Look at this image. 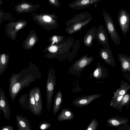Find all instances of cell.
Wrapping results in <instances>:
<instances>
[{"label":"cell","mask_w":130,"mask_h":130,"mask_svg":"<svg viewBox=\"0 0 130 130\" xmlns=\"http://www.w3.org/2000/svg\"><path fill=\"white\" fill-rule=\"evenodd\" d=\"M27 69L21 70L18 74H12L9 79V92L10 97L14 101L16 96L24 88L28 86L34 80Z\"/></svg>","instance_id":"cell-1"},{"label":"cell","mask_w":130,"mask_h":130,"mask_svg":"<svg viewBox=\"0 0 130 130\" xmlns=\"http://www.w3.org/2000/svg\"><path fill=\"white\" fill-rule=\"evenodd\" d=\"M56 83L55 70L51 68L48 73L46 85L47 107L49 112L51 111L52 98Z\"/></svg>","instance_id":"cell-2"},{"label":"cell","mask_w":130,"mask_h":130,"mask_svg":"<svg viewBox=\"0 0 130 130\" xmlns=\"http://www.w3.org/2000/svg\"><path fill=\"white\" fill-rule=\"evenodd\" d=\"M103 14L106 30L111 39L116 45H119L121 43V38L117 31L112 17L105 10H103Z\"/></svg>","instance_id":"cell-3"},{"label":"cell","mask_w":130,"mask_h":130,"mask_svg":"<svg viewBox=\"0 0 130 130\" xmlns=\"http://www.w3.org/2000/svg\"><path fill=\"white\" fill-rule=\"evenodd\" d=\"M93 57H89L87 55L83 56L74 63L70 68V72L79 76L82 71L93 61Z\"/></svg>","instance_id":"cell-4"},{"label":"cell","mask_w":130,"mask_h":130,"mask_svg":"<svg viewBox=\"0 0 130 130\" xmlns=\"http://www.w3.org/2000/svg\"><path fill=\"white\" fill-rule=\"evenodd\" d=\"M117 21L125 37L130 31V14L124 9L119 10L118 14Z\"/></svg>","instance_id":"cell-5"},{"label":"cell","mask_w":130,"mask_h":130,"mask_svg":"<svg viewBox=\"0 0 130 130\" xmlns=\"http://www.w3.org/2000/svg\"><path fill=\"white\" fill-rule=\"evenodd\" d=\"M99 56L100 58L107 65H109L111 67L116 66V61L109 45L105 47L100 48Z\"/></svg>","instance_id":"cell-6"},{"label":"cell","mask_w":130,"mask_h":130,"mask_svg":"<svg viewBox=\"0 0 130 130\" xmlns=\"http://www.w3.org/2000/svg\"><path fill=\"white\" fill-rule=\"evenodd\" d=\"M22 22L20 21L15 22H10L6 25V34L8 37L12 40L16 39L17 32L23 27Z\"/></svg>","instance_id":"cell-7"},{"label":"cell","mask_w":130,"mask_h":130,"mask_svg":"<svg viewBox=\"0 0 130 130\" xmlns=\"http://www.w3.org/2000/svg\"><path fill=\"white\" fill-rule=\"evenodd\" d=\"M101 96L100 94L82 96L76 98L73 102L72 104L75 107L81 108L88 105L93 101Z\"/></svg>","instance_id":"cell-8"},{"label":"cell","mask_w":130,"mask_h":130,"mask_svg":"<svg viewBox=\"0 0 130 130\" xmlns=\"http://www.w3.org/2000/svg\"><path fill=\"white\" fill-rule=\"evenodd\" d=\"M4 117L9 120L10 117V107L5 92L1 88H0V115L2 111Z\"/></svg>","instance_id":"cell-9"},{"label":"cell","mask_w":130,"mask_h":130,"mask_svg":"<svg viewBox=\"0 0 130 130\" xmlns=\"http://www.w3.org/2000/svg\"><path fill=\"white\" fill-rule=\"evenodd\" d=\"M96 39L98 42L103 46V48L109 45L107 32L102 25H100L97 29Z\"/></svg>","instance_id":"cell-10"},{"label":"cell","mask_w":130,"mask_h":130,"mask_svg":"<svg viewBox=\"0 0 130 130\" xmlns=\"http://www.w3.org/2000/svg\"><path fill=\"white\" fill-rule=\"evenodd\" d=\"M97 29L96 26H93L86 32L83 40V42L85 46L90 47L92 46L93 41L96 39Z\"/></svg>","instance_id":"cell-11"},{"label":"cell","mask_w":130,"mask_h":130,"mask_svg":"<svg viewBox=\"0 0 130 130\" xmlns=\"http://www.w3.org/2000/svg\"><path fill=\"white\" fill-rule=\"evenodd\" d=\"M107 69L100 62L97 63L95 69L91 74L92 77L97 80L104 79L108 76Z\"/></svg>","instance_id":"cell-12"},{"label":"cell","mask_w":130,"mask_h":130,"mask_svg":"<svg viewBox=\"0 0 130 130\" xmlns=\"http://www.w3.org/2000/svg\"><path fill=\"white\" fill-rule=\"evenodd\" d=\"M107 126L108 127H118L121 125L128 123V119L118 116L109 118L106 120Z\"/></svg>","instance_id":"cell-13"},{"label":"cell","mask_w":130,"mask_h":130,"mask_svg":"<svg viewBox=\"0 0 130 130\" xmlns=\"http://www.w3.org/2000/svg\"><path fill=\"white\" fill-rule=\"evenodd\" d=\"M15 116L18 130H32L30 122L27 118L18 115Z\"/></svg>","instance_id":"cell-14"},{"label":"cell","mask_w":130,"mask_h":130,"mask_svg":"<svg viewBox=\"0 0 130 130\" xmlns=\"http://www.w3.org/2000/svg\"><path fill=\"white\" fill-rule=\"evenodd\" d=\"M123 74L130 72V57L122 54H118Z\"/></svg>","instance_id":"cell-15"},{"label":"cell","mask_w":130,"mask_h":130,"mask_svg":"<svg viewBox=\"0 0 130 130\" xmlns=\"http://www.w3.org/2000/svg\"><path fill=\"white\" fill-rule=\"evenodd\" d=\"M36 105L39 117L41 114L43 104L41 92L39 88L37 87L33 89Z\"/></svg>","instance_id":"cell-16"},{"label":"cell","mask_w":130,"mask_h":130,"mask_svg":"<svg viewBox=\"0 0 130 130\" xmlns=\"http://www.w3.org/2000/svg\"><path fill=\"white\" fill-rule=\"evenodd\" d=\"M75 115L70 109L64 108L58 116L57 120L59 121L70 120L74 118Z\"/></svg>","instance_id":"cell-17"},{"label":"cell","mask_w":130,"mask_h":130,"mask_svg":"<svg viewBox=\"0 0 130 130\" xmlns=\"http://www.w3.org/2000/svg\"><path fill=\"white\" fill-rule=\"evenodd\" d=\"M102 0H79L74 3V7L77 9L89 7L94 4L100 2Z\"/></svg>","instance_id":"cell-18"},{"label":"cell","mask_w":130,"mask_h":130,"mask_svg":"<svg viewBox=\"0 0 130 130\" xmlns=\"http://www.w3.org/2000/svg\"><path fill=\"white\" fill-rule=\"evenodd\" d=\"M62 101V95L60 90H58L56 94L53 101V112L54 115L56 114L60 108Z\"/></svg>","instance_id":"cell-19"},{"label":"cell","mask_w":130,"mask_h":130,"mask_svg":"<svg viewBox=\"0 0 130 130\" xmlns=\"http://www.w3.org/2000/svg\"><path fill=\"white\" fill-rule=\"evenodd\" d=\"M9 59V54L3 53L0 54V75L3 74L6 70Z\"/></svg>","instance_id":"cell-20"},{"label":"cell","mask_w":130,"mask_h":130,"mask_svg":"<svg viewBox=\"0 0 130 130\" xmlns=\"http://www.w3.org/2000/svg\"><path fill=\"white\" fill-rule=\"evenodd\" d=\"M130 104V94L127 93H126L122 99L120 103L119 107V111L122 112V108L124 106L127 108H129Z\"/></svg>","instance_id":"cell-21"},{"label":"cell","mask_w":130,"mask_h":130,"mask_svg":"<svg viewBox=\"0 0 130 130\" xmlns=\"http://www.w3.org/2000/svg\"><path fill=\"white\" fill-rule=\"evenodd\" d=\"M99 124V121L95 118L91 120L86 130H97Z\"/></svg>","instance_id":"cell-22"},{"label":"cell","mask_w":130,"mask_h":130,"mask_svg":"<svg viewBox=\"0 0 130 130\" xmlns=\"http://www.w3.org/2000/svg\"><path fill=\"white\" fill-rule=\"evenodd\" d=\"M51 126V123L47 122H41L39 125L40 130H47L50 128Z\"/></svg>","instance_id":"cell-23"},{"label":"cell","mask_w":130,"mask_h":130,"mask_svg":"<svg viewBox=\"0 0 130 130\" xmlns=\"http://www.w3.org/2000/svg\"><path fill=\"white\" fill-rule=\"evenodd\" d=\"M117 130H130V126L128 123H125L118 127Z\"/></svg>","instance_id":"cell-24"},{"label":"cell","mask_w":130,"mask_h":130,"mask_svg":"<svg viewBox=\"0 0 130 130\" xmlns=\"http://www.w3.org/2000/svg\"><path fill=\"white\" fill-rule=\"evenodd\" d=\"M6 14L0 9V25L2 23L3 19L5 18Z\"/></svg>","instance_id":"cell-25"},{"label":"cell","mask_w":130,"mask_h":130,"mask_svg":"<svg viewBox=\"0 0 130 130\" xmlns=\"http://www.w3.org/2000/svg\"><path fill=\"white\" fill-rule=\"evenodd\" d=\"M0 130H14L13 127L10 125H6L1 127Z\"/></svg>","instance_id":"cell-26"},{"label":"cell","mask_w":130,"mask_h":130,"mask_svg":"<svg viewBox=\"0 0 130 130\" xmlns=\"http://www.w3.org/2000/svg\"><path fill=\"white\" fill-rule=\"evenodd\" d=\"M58 49V47L57 46L54 45L50 47L48 49V50L51 52L54 53L57 51Z\"/></svg>","instance_id":"cell-27"},{"label":"cell","mask_w":130,"mask_h":130,"mask_svg":"<svg viewBox=\"0 0 130 130\" xmlns=\"http://www.w3.org/2000/svg\"><path fill=\"white\" fill-rule=\"evenodd\" d=\"M43 19L45 21L48 22H50L51 20L50 17L47 15L44 16Z\"/></svg>","instance_id":"cell-28"},{"label":"cell","mask_w":130,"mask_h":130,"mask_svg":"<svg viewBox=\"0 0 130 130\" xmlns=\"http://www.w3.org/2000/svg\"><path fill=\"white\" fill-rule=\"evenodd\" d=\"M35 40L34 38H32L30 39L29 43L30 45H33L35 42Z\"/></svg>","instance_id":"cell-29"},{"label":"cell","mask_w":130,"mask_h":130,"mask_svg":"<svg viewBox=\"0 0 130 130\" xmlns=\"http://www.w3.org/2000/svg\"><path fill=\"white\" fill-rule=\"evenodd\" d=\"M53 40L54 42H56L57 41V38L56 36H54L53 38Z\"/></svg>","instance_id":"cell-30"},{"label":"cell","mask_w":130,"mask_h":130,"mask_svg":"<svg viewBox=\"0 0 130 130\" xmlns=\"http://www.w3.org/2000/svg\"><path fill=\"white\" fill-rule=\"evenodd\" d=\"M3 3V2L2 1L0 0V7H1V5Z\"/></svg>","instance_id":"cell-31"},{"label":"cell","mask_w":130,"mask_h":130,"mask_svg":"<svg viewBox=\"0 0 130 130\" xmlns=\"http://www.w3.org/2000/svg\"><path fill=\"white\" fill-rule=\"evenodd\" d=\"M50 1L51 2L54 3L55 2V1L54 0H50Z\"/></svg>","instance_id":"cell-32"},{"label":"cell","mask_w":130,"mask_h":130,"mask_svg":"<svg viewBox=\"0 0 130 130\" xmlns=\"http://www.w3.org/2000/svg\"><path fill=\"white\" fill-rule=\"evenodd\" d=\"M61 130H66L63 129H62Z\"/></svg>","instance_id":"cell-33"}]
</instances>
